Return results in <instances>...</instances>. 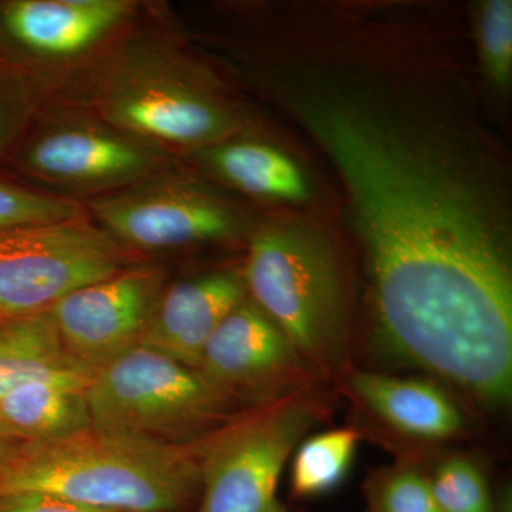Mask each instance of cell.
Listing matches in <instances>:
<instances>
[{
  "label": "cell",
  "instance_id": "cell-2",
  "mask_svg": "<svg viewBox=\"0 0 512 512\" xmlns=\"http://www.w3.org/2000/svg\"><path fill=\"white\" fill-rule=\"evenodd\" d=\"M204 441L164 443L96 424L22 441L0 461V497L43 493L111 511L178 512L200 495Z\"/></svg>",
  "mask_w": 512,
  "mask_h": 512
},
{
  "label": "cell",
  "instance_id": "cell-16",
  "mask_svg": "<svg viewBox=\"0 0 512 512\" xmlns=\"http://www.w3.org/2000/svg\"><path fill=\"white\" fill-rule=\"evenodd\" d=\"M93 375L70 359L49 312L0 322V397L35 380Z\"/></svg>",
  "mask_w": 512,
  "mask_h": 512
},
{
  "label": "cell",
  "instance_id": "cell-6",
  "mask_svg": "<svg viewBox=\"0 0 512 512\" xmlns=\"http://www.w3.org/2000/svg\"><path fill=\"white\" fill-rule=\"evenodd\" d=\"M131 265L84 218L0 232V322L49 311L63 296Z\"/></svg>",
  "mask_w": 512,
  "mask_h": 512
},
{
  "label": "cell",
  "instance_id": "cell-3",
  "mask_svg": "<svg viewBox=\"0 0 512 512\" xmlns=\"http://www.w3.org/2000/svg\"><path fill=\"white\" fill-rule=\"evenodd\" d=\"M251 301L284 332L309 366L335 369L346 352L345 292L325 239L299 225L262 229L244 274Z\"/></svg>",
  "mask_w": 512,
  "mask_h": 512
},
{
  "label": "cell",
  "instance_id": "cell-1",
  "mask_svg": "<svg viewBox=\"0 0 512 512\" xmlns=\"http://www.w3.org/2000/svg\"><path fill=\"white\" fill-rule=\"evenodd\" d=\"M278 86L345 183L383 348L473 397L503 392L511 221L495 158L448 111L392 79L293 64Z\"/></svg>",
  "mask_w": 512,
  "mask_h": 512
},
{
  "label": "cell",
  "instance_id": "cell-19",
  "mask_svg": "<svg viewBox=\"0 0 512 512\" xmlns=\"http://www.w3.org/2000/svg\"><path fill=\"white\" fill-rule=\"evenodd\" d=\"M430 480L441 512H495L487 481L471 461L448 458Z\"/></svg>",
  "mask_w": 512,
  "mask_h": 512
},
{
  "label": "cell",
  "instance_id": "cell-4",
  "mask_svg": "<svg viewBox=\"0 0 512 512\" xmlns=\"http://www.w3.org/2000/svg\"><path fill=\"white\" fill-rule=\"evenodd\" d=\"M86 397L96 426L173 444L207 436L231 406L197 370L141 345L101 367Z\"/></svg>",
  "mask_w": 512,
  "mask_h": 512
},
{
  "label": "cell",
  "instance_id": "cell-25",
  "mask_svg": "<svg viewBox=\"0 0 512 512\" xmlns=\"http://www.w3.org/2000/svg\"><path fill=\"white\" fill-rule=\"evenodd\" d=\"M20 443H22V441L10 436L8 431H5L0 427V461H2L6 456H9V454L12 453Z\"/></svg>",
  "mask_w": 512,
  "mask_h": 512
},
{
  "label": "cell",
  "instance_id": "cell-12",
  "mask_svg": "<svg viewBox=\"0 0 512 512\" xmlns=\"http://www.w3.org/2000/svg\"><path fill=\"white\" fill-rule=\"evenodd\" d=\"M107 113L131 133L175 146L211 143L231 126L217 104L168 80H144L124 87L111 97Z\"/></svg>",
  "mask_w": 512,
  "mask_h": 512
},
{
  "label": "cell",
  "instance_id": "cell-22",
  "mask_svg": "<svg viewBox=\"0 0 512 512\" xmlns=\"http://www.w3.org/2000/svg\"><path fill=\"white\" fill-rule=\"evenodd\" d=\"M480 46L484 66L497 86L510 84L512 74V3L490 0L481 8Z\"/></svg>",
  "mask_w": 512,
  "mask_h": 512
},
{
  "label": "cell",
  "instance_id": "cell-10",
  "mask_svg": "<svg viewBox=\"0 0 512 512\" xmlns=\"http://www.w3.org/2000/svg\"><path fill=\"white\" fill-rule=\"evenodd\" d=\"M247 299L244 276L215 272L165 289L141 346L197 370L222 320Z\"/></svg>",
  "mask_w": 512,
  "mask_h": 512
},
{
  "label": "cell",
  "instance_id": "cell-5",
  "mask_svg": "<svg viewBox=\"0 0 512 512\" xmlns=\"http://www.w3.org/2000/svg\"><path fill=\"white\" fill-rule=\"evenodd\" d=\"M320 409L301 389L207 434L197 512H289L278 498L279 478Z\"/></svg>",
  "mask_w": 512,
  "mask_h": 512
},
{
  "label": "cell",
  "instance_id": "cell-9",
  "mask_svg": "<svg viewBox=\"0 0 512 512\" xmlns=\"http://www.w3.org/2000/svg\"><path fill=\"white\" fill-rule=\"evenodd\" d=\"M104 231L119 244L161 251L227 237L234 218L201 192L178 184H157L93 201Z\"/></svg>",
  "mask_w": 512,
  "mask_h": 512
},
{
  "label": "cell",
  "instance_id": "cell-21",
  "mask_svg": "<svg viewBox=\"0 0 512 512\" xmlns=\"http://www.w3.org/2000/svg\"><path fill=\"white\" fill-rule=\"evenodd\" d=\"M82 218V208L73 202L47 197L0 178V232Z\"/></svg>",
  "mask_w": 512,
  "mask_h": 512
},
{
  "label": "cell",
  "instance_id": "cell-15",
  "mask_svg": "<svg viewBox=\"0 0 512 512\" xmlns=\"http://www.w3.org/2000/svg\"><path fill=\"white\" fill-rule=\"evenodd\" d=\"M94 375L35 380L0 397V427L20 441L60 439L92 426L86 392Z\"/></svg>",
  "mask_w": 512,
  "mask_h": 512
},
{
  "label": "cell",
  "instance_id": "cell-18",
  "mask_svg": "<svg viewBox=\"0 0 512 512\" xmlns=\"http://www.w3.org/2000/svg\"><path fill=\"white\" fill-rule=\"evenodd\" d=\"M359 441L360 433L352 427L303 441L292 461L293 497H319L339 487L352 466Z\"/></svg>",
  "mask_w": 512,
  "mask_h": 512
},
{
  "label": "cell",
  "instance_id": "cell-11",
  "mask_svg": "<svg viewBox=\"0 0 512 512\" xmlns=\"http://www.w3.org/2000/svg\"><path fill=\"white\" fill-rule=\"evenodd\" d=\"M158 163L150 150L94 128H57L33 141L23 164L29 171L72 185L120 183L147 174Z\"/></svg>",
  "mask_w": 512,
  "mask_h": 512
},
{
  "label": "cell",
  "instance_id": "cell-13",
  "mask_svg": "<svg viewBox=\"0 0 512 512\" xmlns=\"http://www.w3.org/2000/svg\"><path fill=\"white\" fill-rule=\"evenodd\" d=\"M116 0H13L0 5V36L40 56L89 49L126 13Z\"/></svg>",
  "mask_w": 512,
  "mask_h": 512
},
{
  "label": "cell",
  "instance_id": "cell-17",
  "mask_svg": "<svg viewBox=\"0 0 512 512\" xmlns=\"http://www.w3.org/2000/svg\"><path fill=\"white\" fill-rule=\"evenodd\" d=\"M205 157L225 180L248 194L284 201H303L308 197V184L298 165L265 144H220L210 148Z\"/></svg>",
  "mask_w": 512,
  "mask_h": 512
},
{
  "label": "cell",
  "instance_id": "cell-20",
  "mask_svg": "<svg viewBox=\"0 0 512 512\" xmlns=\"http://www.w3.org/2000/svg\"><path fill=\"white\" fill-rule=\"evenodd\" d=\"M367 512H441L430 477L410 468L383 471L366 485Z\"/></svg>",
  "mask_w": 512,
  "mask_h": 512
},
{
  "label": "cell",
  "instance_id": "cell-24",
  "mask_svg": "<svg viewBox=\"0 0 512 512\" xmlns=\"http://www.w3.org/2000/svg\"><path fill=\"white\" fill-rule=\"evenodd\" d=\"M16 117L12 107L0 100V151L9 143L15 131Z\"/></svg>",
  "mask_w": 512,
  "mask_h": 512
},
{
  "label": "cell",
  "instance_id": "cell-7",
  "mask_svg": "<svg viewBox=\"0 0 512 512\" xmlns=\"http://www.w3.org/2000/svg\"><path fill=\"white\" fill-rule=\"evenodd\" d=\"M164 291L163 269L130 265L74 289L47 312L70 359L96 375L141 345Z\"/></svg>",
  "mask_w": 512,
  "mask_h": 512
},
{
  "label": "cell",
  "instance_id": "cell-14",
  "mask_svg": "<svg viewBox=\"0 0 512 512\" xmlns=\"http://www.w3.org/2000/svg\"><path fill=\"white\" fill-rule=\"evenodd\" d=\"M362 402L394 430L421 440H447L463 430V414L436 384L357 372L350 380Z\"/></svg>",
  "mask_w": 512,
  "mask_h": 512
},
{
  "label": "cell",
  "instance_id": "cell-23",
  "mask_svg": "<svg viewBox=\"0 0 512 512\" xmlns=\"http://www.w3.org/2000/svg\"><path fill=\"white\" fill-rule=\"evenodd\" d=\"M0 512H119L76 503L43 493H22L0 497Z\"/></svg>",
  "mask_w": 512,
  "mask_h": 512
},
{
  "label": "cell",
  "instance_id": "cell-8",
  "mask_svg": "<svg viewBox=\"0 0 512 512\" xmlns=\"http://www.w3.org/2000/svg\"><path fill=\"white\" fill-rule=\"evenodd\" d=\"M306 363L281 329L251 299L239 303L208 340L197 372L231 403L239 397L298 392Z\"/></svg>",
  "mask_w": 512,
  "mask_h": 512
}]
</instances>
